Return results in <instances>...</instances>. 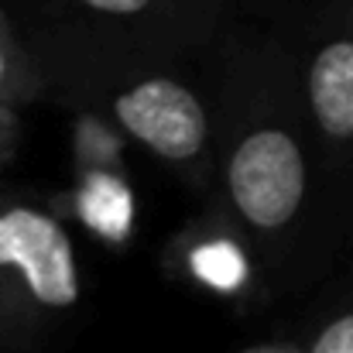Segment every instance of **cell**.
I'll return each mask as SVG.
<instances>
[{
  "instance_id": "cell-5",
  "label": "cell",
  "mask_w": 353,
  "mask_h": 353,
  "mask_svg": "<svg viewBox=\"0 0 353 353\" xmlns=\"http://www.w3.org/2000/svg\"><path fill=\"white\" fill-rule=\"evenodd\" d=\"M79 213L100 236L120 240L130 230V192L114 175H90L79 192Z\"/></svg>"
},
{
  "instance_id": "cell-6",
  "label": "cell",
  "mask_w": 353,
  "mask_h": 353,
  "mask_svg": "<svg viewBox=\"0 0 353 353\" xmlns=\"http://www.w3.org/2000/svg\"><path fill=\"white\" fill-rule=\"evenodd\" d=\"M192 268H196V274L206 285H213L220 292H234L236 285L243 281V257H240V250L234 243H227V240L199 247L196 257H192Z\"/></svg>"
},
{
  "instance_id": "cell-3",
  "label": "cell",
  "mask_w": 353,
  "mask_h": 353,
  "mask_svg": "<svg viewBox=\"0 0 353 353\" xmlns=\"http://www.w3.org/2000/svg\"><path fill=\"white\" fill-rule=\"evenodd\" d=\"M114 114L161 158H192L206 141V114L199 100L172 79H144L114 100Z\"/></svg>"
},
{
  "instance_id": "cell-9",
  "label": "cell",
  "mask_w": 353,
  "mask_h": 353,
  "mask_svg": "<svg viewBox=\"0 0 353 353\" xmlns=\"http://www.w3.org/2000/svg\"><path fill=\"white\" fill-rule=\"evenodd\" d=\"M7 48H3V41H0V86H3V79H7Z\"/></svg>"
},
{
  "instance_id": "cell-4",
  "label": "cell",
  "mask_w": 353,
  "mask_h": 353,
  "mask_svg": "<svg viewBox=\"0 0 353 353\" xmlns=\"http://www.w3.org/2000/svg\"><path fill=\"white\" fill-rule=\"evenodd\" d=\"M309 100L333 141H353V34H340L319 48L309 65Z\"/></svg>"
},
{
  "instance_id": "cell-7",
  "label": "cell",
  "mask_w": 353,
  "mask_h": 353,
  "mask_svg": "<svg viewBox=\"0 0 353 353\" xmlns=\"http://www.w3.org/2000/svg\"><path fill=\"white\" fill-rule=\"evenodd\" d=\"M309 353H353V312L333 319L312 343Z\"/></svg>"
},
{
  "instance_id": "cell-2",
  "label": "cell",
  "mask_w": 353,
  "mask_h": 353,
  "mask_svg": "<svg viewBox=\"0 0 353 353\" xmlns=\"http://www.w3.org/2000/svg\"><path fill=\"white\" fill-rule=\"evenodd\" d=\"M0 271H17L38 305L69 309L79 299L72 240L48 213L28 206L0 210Z\"/></svg>"
},
{
  "instance_id": "cell-8",
  "label": "cell",
  "mask_w": 353,
  "mask_h": 353,
  "mask_svg": "<svg viewBox=\"0 0 353 353\" xmlns=\"http://www.w3.org/2000/svg\"><path fill=\"white\" fill-rule=\"evenodd\" d=\"M79 3H86L93 10H103V14H137L151 0H79Z\"/></svg>"
},
{
  "instance_id": "cell-1",
  "label": "cell",
  "mask_w": 353,
  "mask_h": 353,
  "mask_svg": "<svg viewBox=\"0 0 353 353\" xmlns=\"http://www.w3.org/2000/svg\"><path fill=\"white\" fill-rule=\"evenodd\" d=\"M230 196L247 223L261 230L285 227L305 196V158L292 134L278 127L254 130L230 158Z\"/></svg>"
}]
</instances>
